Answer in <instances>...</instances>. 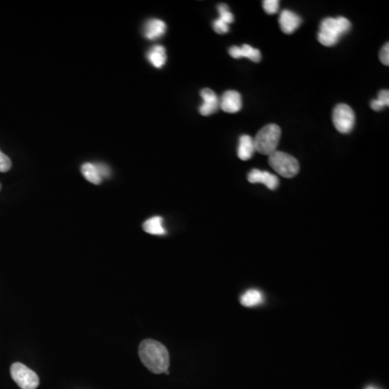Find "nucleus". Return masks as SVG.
<instances>
[{
  "instance_id": "1",
  "label": "nucleus",
  "mask_w": 389,
  "mask_h": 389,
  "mask_svg": "<svg viewBox=\"0 0 389 389\" xmlns=\"http://www.w3.org/2000/svg\"><path fill=\"white\" fill-rule=\"evenodd\" d=\"M138 356L144 366L153 373H169V351L157 340H143L138 347Z\"/></svg>"
},
{
  "instance_id": "2",
  "label": "nucleus",
  "mask_w": 389,
  "mask_h": 389,
  "mask_svg": "<svg viewBox=\"0 0 389 389\" xmlns=\"http://www.w3.org/2000/svg\"><path fill=\"white\" fill-rule=\"evenodd\" d=\"M351 29V22L343 16L325 18L321 24L318 40L325 47L336 46L340 41V37L349 33Z\"/></svg>"
},
{
  "instance_id": "3",
  "label": "nucleus",
  "mask_w": 389,
  "mask_h": 389,
  "mask_svg": "<svg viewBox=\"0 0 389 389\" xmlns=\"http://www.w3.org/2000/svg\"><path fill=\"white\" fill-rule=\"evenodd\" d=\"M281 138V129L275 123L264 126L253 138L254 149L261 155H272L277 151Z\"/></svg>"
},
{
  "instance_id": "4",
  "label": "nucleus",
  "mask_w": 389,
  "mask_h": 389,
  "mask_svg": "<svg viewBox=\"0 0 389 389\" xmlns=\"http://www.w3.org/2000/svg\"><path fill=\"white\" fill-rule=\"evenodd\" d=\"M269 166L286 179H292L300 171V164L295 157L284 151H276L268 156Z\"/></svg>"
},
{
  "instance_id": "5",
  "label": "nucleus",
  "mask_w": 389,
  "mask_h": 389,
  "mask_svg": "<svg viewBox=\"0 0 389 389\" xmlns=\"http://www.w3.org/2000/svg\"><path fill=\"white\" fill-rule=\"evenodd\" d=\"M332 121L340 134H351L355 126L356 116L351 106L346 105V104H338L333 110Z\"/></svg>"
},
{
  "instance_id": "6",
  "label": "nucleus",
  "mask_w": 389,
  "mask_h": 389,
  "mask_svg": "<svg viewBox=\"0 0 389 389\" xmlns=\"http://www.w3.org/2000/svg\"><path fill=\"white\" fill-rule=\"evenodd\" d=\"M11 377L22 389H36L39 386V377L33 370L23 364L16 362L11 366Z\"/></svg>"
},
{
  "instance_id": "7",
  "label": "nucleus",
  "mask_w": 389,
  "mask_h": 389,
  "mask_svg": "<svg viewBox=\"0 0 389 389\" xmlns=\"http://www.w3.org/2000/svg\"><path fill=\"white\" fill-rule=\"evenodd\" d=\"M242 108V99L240 93L235 90H228L220 99V108L225 113H238Z\"/></svg>"
},
{
  "instance_id": "8",
  "label": "nucleus",
  "mask_w": 389,
  "mask_h": 389,
  "mask_svg": "<svg viewBox=\"0 0 389 389\" xmlns=\"http://www.w3.org/2000/svg\"><path fill=\"white\" fill-rule=\"evenodd\" d=\"M200 95L203 97V105L200 106L199 113L203 116H210L216 113L220 108V99L211 89L201 90Z\"/></svg>"
},
{
  "instance_id": "9",
  "label": "nucleus",
  "mask_w": 389,
  "mask_h": 389,
  "mask_svg": "<svg viewBox=\"0 0 389 389\" xmlns=\"http://www.w3.org/2000/svg\"><path fill=\"white\" fill-rule=\"evenodd\" d=\"M248 181L252 184L263 183L264 185H266L267 188L272 190H276L277 187L279 186V179L276 175L259 169L251 170L248 175Z\"/></svg>"
},
{
  "instance_id": "10",
  "label": "nucleus",
  "mask_w": 389,
  "mask_h": 389,
  "mask_svg": "<svg viewBox=\"0 0 389 389\" xmlns=\"http://www.w3.org/2000/svg\"><path fill=\"white\" fill-rule=\"evenodd\" d=\"M228 53L231 54V57L234 59L246 58V59L251 60L254 63H259L262 60L261 51L249 45H243L242 47H231L228 49Z\"/></svg>"
},
{
  "instance_id": "11",
  "label": "nucleus",
  "mask_w": 389,
  "mask_h": 389,
  "mask_svg": "<svg viewBox=\"0 0 389 389\" xmlns=\"http://www.w3.org/2000/svg\"><path fill=\"white\" fill-rule=\"evenodd\" d=\"M302 23V18L297 13L289 10H284L280 13L279 25L284 34L294 33Z\"/></svg>"
},
{
  "instance_id": "12",
  "label": "nucleus",
  "mask_w": 389,
  "mask_h": 389,
  "mask_svg": "<svg viewBox=\"0 0 389 389\" xmlns=\"http://www.w3.org/2000/svg\"><path fill=\"white\" fill-rule=\"evenodd\" d=\"M166 32V25L164 21L151 18L144 26V35L146 38L155 40L164 36Z\"/></svg>"
},
{
  "instance_id": "13",
  "label": "nucleus",
  "mask_w": 389,
  "mask_h": 389,
  "mask_svg": "<svg viewBox=\"0 0 389 389\" xmlns=\"http://www.w3.org/2000/svg\"><path fill=\"white\" fill-rule=\"evenodd\" d=\"M254 153H255V149H254L253 138L247 134L241 136L239 138L238 151H237L239 158L246 162L252 158Z\"/></svg>"
},
{
  "instance_id": "14",
  "label": "nucleus",
  "mask_w": 389,
  "mask_h": 389,
  "mask_svg": "<svg viewBox=\"0 0 389 389\" xmlns=\"http://www.w3.org/2000/svg\"><path fill=\"white\" fill-rule=\"evenodd\" d=\"M149 63L156 68H162L166 62V49L162 46H155L147 52Z\"/></svg>"
},
{
  "instance_id": "15",
  "label": "nucleus",
  "mask_w": 389,
  "mask_h": 389,
  "mask_svg": "<svg viewBox=\"0 0 389 389\" xmlns=\"http://www.w3.org/2000/svg\"><path fill=\"white\" fill-rule=\"evenodd\" d=\"M264 302V295L259 290H248L240 297L241 305L244 308H255Z\"/></svg>"
},
{
  "instance_id": "16",
  "label": "nucleus",
  "mask_w": 389,
  "mask_h": 389,
  "mask_svg": "<svg viewBox=\"0 0 389 389\" xmlns=\"http://www.w3.org/2000/svg\"><path fill=\"white\" fill-rule=\"evenodd\" d=\"M143 229L151 235H166V229L164 227V218L162 216H154L146 221L143 225Z\"/></svg>"
},
{
  "instance_id": "17",
  "label": "nucleus",
  "mask_w": 389,
  "mask_h": 389,
  "mask_svg": "<svg viewBox=\"0 0 389 389\" xmlns=\"http://www.w3.org/2000/svg\"><path fill=\"white\" fill-rule=\"evenodd\" d=\"M81 172L84 177L90 183L99 185L102 182V177H101L100 172L97 170V164H91V162L84 164L81 166Z\"/></svg>"
},
{
  "instance_id": "18",
  "label": "nucleus",
  "mask_w": 389,
  "mask_h": 389,
  "mask_svg": "<svg viewBox=\"0 0 389 389\" xmlns=\"http://www.w3.org/2000/svg\"><path fill=\"white\" fill-rule=\"evenodd\" d=\"M389 105V92L388 90H381V92L379 93V97L377 100H373L371 102V108L373 110H383L384 108H387Z\"/></svg>"
},
{
  "instance_id": "19",
  "label": "nucleus",
  "mask_w": 389,
  "mask_h": 389,
  "mask_svg": "<svg viewBox=\"0 0 389 389\" xmlns=\"http://www.w3.org/2000/svg\"><path fill=\"white\" fill-rule=\"evenodd\" d=\"M218 14H220V18H218V20L222 21V22L227 24V25L233 23L235 18H234L233 13H231V11H229V9H228L227 5H225V3H222V5H218Z\"/></svg>"
},
{
  "instance_id": "20",
  "label": "nucleus",
  "mask_w": 389,
  "mask_h": 389,
  "mask_svg": "<svg viewBox=\"0 0 389 389\" xmlns=\"http://www.w3.org/2000/svg\"><path fill=\"white\" fill-rule=\"evenodd\" d=\"M279 5L278 0H265L263 1V9L267 14H275L279 10Z\"/></svg>"
},
{
  "instance_id": "21",
  "label": "nucleus",
  "mask_w": 389,
  "mask_h": 389,
  "mask_svg": "<svg viewBox=\"0 0 389 389\" xmlns=\"http://www.w3.org/2000/svg\"><path fill=\"white\" fill-rule=\"evenodd\" d=\"M10 158L0 151V172H8L11 169Z\"/></svg>"
},
{
  "instance_id": "22",
  "label": "nucleus",
  "mask_w": 389,
  "mask_h": 389,
  "mask_svg": "<svg viewBox=\"0 0 389 389\" xmlns=\"http://www.w3.org/2000/svg\"><path fill=\"white\" fill-rule=\"evenodd\" d=\"M213 29L218 34H226L229 32V27H228L227 24L224 23L221 20H215L214 23H213Z\"/></svg>"
},
{
  "instance_id": "23",
  "label": "nucleus",
  "mask_w": 389,
  "mask_h": 389,
  "mask_svg": "<svg viewBox=\"0 0 389 389\" xmlns=\"http://www.w3.org/2000/svg\"><path fill=\"white\" fill-rule=\"evenodd\" d=\"M379 60H381V63L385 65V66H388L389 64V44L384 45V47L381 48V52H379Z\"/></svg>"
},
{
  "instance_id": "24",
  "label": "nucleus",
  "mask_w": 389,
  "mask_h": 389,
  "mask_svg": "<svg viewBox=\"0 0 389 389\" xmlns=\"http://www.w3.org/2000/svg\"><path fill=\"white\" fill-rule=\"evenodd\" d=\"M97 164V170L100 172L101 177H108L110 175V168L106 164Z\"/></svg>"
},
{
  "instance_id": "25",
  "label": "nucleus",
  "mask_w": 389,
  "mask_h": 389,
  "mask_svg": "<svg viewBox=\"0 0 389 389\" xmlns=\"http://www.w3.org/2000/svg\"><path fill=\"white\" fill-rule=\"evenodd\" d=\"M370 389H373V388H370Z\"/></svg>"
},
{
  "instance_id": "26",
  "label": "nucleus",
  "mask_w": 389,
  "mask_h": 389,
  "mask_svg": "<svg viewBox=\"0 0 389 389\" xmlns=\"http://www.w3.org/2000/svg\"><path fill=\"white\" fill-rule=\"evenodd\" d=\"M0 187H1V186H0Z\"/></svg>"
}]
</instances>
